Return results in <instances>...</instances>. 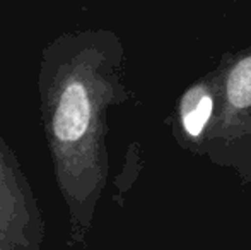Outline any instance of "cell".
Here are the masks:
<instances>
[{"label": "cell", "mask_w": 251, "mask_h": 250, "mask_svg": "<svg viewBox=\"0 0 251 250\" xmlns=\"http://www.w3.org/2000/svg\"><path fill=\"white\" fill-rule=\"evenodd\" d=\"M212 113V98L207 94L203 86H195L183 98L181 120L185 130L190 136L197 137L205 129Z\"/></svg>", "instance_id": "277c9868"}, {"label": "cell", "mask_w": 251, "mask_h": 250, "mask_svg": "<svg viewBox=\"0 0 251 250\" xmlns=\"http://www.w3.org/2000/svg\"><path fill=\"white\" fill-rule=\"evenodd\" d=\"M226 94L234 108L251 107V50L231 63L226 76Z\"/></svg>", "instance_id": "3957f363"}, {"label": "cell", "mask_w": 251, "mask_h": 250, "mask_svg": "<svg viewBox=\"0 0 251 250\" xmlns=\"http://www.w3.org/2000/svg\"><path fill=\"white\" fill-rule=\"evenodd\" d=\"M123 48L108 29L69 31L43 48L38 72L43 132L69 213V245H82L108 177L106 111L123 100Z\"/></svg>", "instance_id": "6da1fadb"}, {"label": "cell", "mask_w": 251, "mask_h": 250, "mask_svg": "<svg viewBox=\"0 0 251 250\" xmlns=\"http://www.w3.org/2000/svg\"><path fill=\"white\" fill-rule=\"evenodd\" d=\"M0 250H45V220L29 180L0 134Z\"/></svg>", "instance_id": "7a4b0ae2"}]
</instances>
